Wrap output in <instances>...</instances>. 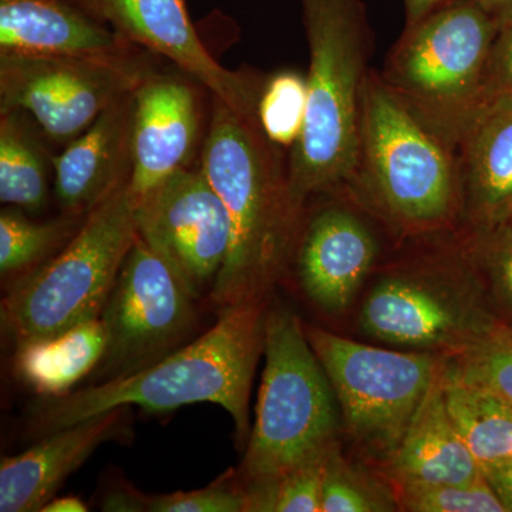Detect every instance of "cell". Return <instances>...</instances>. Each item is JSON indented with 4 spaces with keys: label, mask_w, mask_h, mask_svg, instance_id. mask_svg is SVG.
<instances>
[{
    "label": "cell",
    "mask_w": 512,
    "mask_h": 512,
    "mask_svg": "<svg viewBox=\"0 0 512 512\" xmlns=\"http://www.w3.org/2000/svg\"><path fill=\"white\" fill-rule=\"evenodd\" d=\"M201 170L227 210V258L210 295L220 308L268 302L295 252L303 212L293 201L288 163L258 116L212 99Z\"/></svg>",
    "instance_id": "obj_1"
},
{
    "label": "cell",
    "mask_w": 512,
    "mask_h": 512,
    "mask_svg": "<svg viewBox=\"0 0 512 512\" xmlns=\"http://www.w3.org/2000/svg\"><path fill=\"white\" fill-rule=\"evenodd\" d=\"M268 302L222 308L218 322L190 345L146 369L33 404L30 427L46 436L99 414L138 406L168 412L188 404L214 403L227 410L239 441H248L249 397L264 353Z\"/></svg>",
    "instance_id": "obj_2"
},
{
    "label": "cell",
    "mask_w": 512,
    "mask_h": 512,
    "mask_svg": "<svg viewBox=\"0 0 512 512\" xmlns=\"http://www.w3.org/2000/svg\"><path fill=\"white\" fill-rule=\"evenodd\" d=\"M309 46L308 104L298 143L289 151V185L303 212L315 195L352 183L360 104L373 50L362 0H301Z\"/></svg>",
    "instance_id": "obj_3"
},
{
    "label": "cell",
    "mask_w": 512,
    "mask_h": 512,
    "mask_svg": "<svg viewBox=\"0 0 512 512\" xmlns=\"http://www.w3.org/2000/svg\"><path fill=\"white\" fill-rule=\"evenodd\" d=\"M348 188L403 234H429L460 220L456 151L372 69L363 86L356 170Z\"/></svg>",
    "instance_id": "obj_4"
},
{
    "label": "cell",
    "mask_w": 512,
    "mask_h": 512,
    "mask_svg": "<svg viewBox=\"0 0 512 512\" xmlns=\"http://www.w3.org/2000/svg\"><path fill=\"white\" fill-rule=\"evenodd\" d=\"M265 367L254 429L238 476L244 487L271 483L339 441V403L301 319L266 308Z\"/></svg>",
    "instance_id": "obj_5"
},
{
    "label": "cell",
    "mask_w": 512,
    "mask_h": 512,
    "mask_svg": "<svg viewBox=\"0 0 512 512\" xmlns=\"http://www.w3.org/2000/svg\"><path fill=\"white\" fill-rule=\"evenodd\" d=\"M497 20L473 0H446L404 26L387 56L384 82L454 151L487 104Z\"/></svg>",
    "instance_id": "obj_6"
},
{
    "label": "cell",
    "mask_w": 512,
    "mask_h": 512,
    "mask_svg": "<svg viewBox=\"0 0 512 512\" xmlns=\"http://www.w3.org/2000/svg\"><path fill=\"white\" fill-rule=\"evenodd\" d=\"M128 183L87 212L59 254L10 286L2 325L18 345L100 318L138 237Z\"/></svg>",
    "instance_id": "obj_7"
},
{
    "label": "cell",
    "mask_w": 512,
    "mask_h": 512,
    "mask_svg": "<svg viewBox=\"0 0 512 512\" xmlns=\"http://www.w3.org/2000/svg\"><path fill=\"white\" fill-rule=\"evenodd\" d=\"M328 375L346 430L384 464L399 447L443 366V355L375 348L305 325Z\"/></svg>",
    "instance_id": "obj_8"
},
{
    "label": "cell",
    "mask_w": 512,
    "mask_h": 512,
    "mask_svg": "<svg viewBox=\"0 0 512 512\" xmlns=\"http://www.w3.org/2000/svg\"><path fill=\"white\" fill-rule=\"evenodd\" d=\"M443 268L380 278L360 309L363 332L403 350L451 356L501 328L478 298L474 282Z\"/></svg>",
    "instance_id": "obj_9"
},
{
    "label": "cell",
    "mask_w": 512,
    "mask_h": 512,
    "mask_svg": "<svg viewBox=\"0 0 512 512\" xmlns=\"http://www.w3.org/2000/svg\"><path fill=\"white\" fill-rule=\"evenodd\" d=\"M148 72L126 60L0 53V113L26 111L47 137L72 141Z\"/></svg>",
    "instance_id": "obj_10"
},
{
    "label": "cell",
    "mask_w": 512,
    "mask_h": 512,
    "mask_svg": "<svg viewBox=\"0 0 512 512\" xmlns=\"http://www.w3.org/2000/svg\"><path fill=\"white\" fill-rule=\"evenodd\" d=\"M194 318L190 293L137 237L100 316L107 338L101 382L133 375L174 352Z\"/></svg>",
    "instance_id": "obj_11"
},
{
    "label": "cell",
    "mask_w": 512,
    "mask_h": 512,
    "mask_svg": "<svg viewBox=\"0 0 512 512\" xmlns=\"http://www.w3.org/2000/svg\"><path fill=\"white\" fill-rule=\"evenodd\" d=\"M138 237L194 301L211 295L229 247L227 210L207 175L185 167L134 198Z\"/></svg>",
    "instance_id": "obj_12"
},
{
    "label": "cell",
    "mask_w": 512,
    "mask_h": 512,
    "mask_svg": "<svg viewBox=\"0 0 512 512\" xmlns=\"http://www.w3.org/2000/svg\"><path fill=\"white\" fill-rule=\"evenodd\" d=\"M104 20L134 45L167 57L229 109L256 113L261 84L221 66L192 25L185 0H104Z\"/></svg>",
    "instance_id": "obj_13"
},
{
    "label": "cell",
    "mask_w": 512,
    "mask_h": 512,
    "mask_svg": "<svg viewBox=\"0 0 512 512\" xmlns=\"http://www.w3.org/2000/svg\"><path fill=\"white\" fill-rule=\"evenodd\" d=\"M293 255L305 295L323 312L340 313L352 305L372 271L379 242L355 207L329 202L301 225Z\"/></svg>",
    "instance_id": "obj_14"
},
{
    "label": "cell",
    "mask_w": 512,
    "mask_h": 512,
    "mask_svg": "<svg viewBox=\"0 0 512 512\" xmlns=\"http://www.w3.org/2000/svg\"><path fill=\"white\" fill-rule=\"evenodd\" d=\"M195 87L174 74L147 73L134 90L130 190L141 197L188 167L200 131Z\"/></svg>",
    "instance_id": "obj_15"
},
{
    "label": "cell",
    "mask_w": 512,
    "mask_h": 512,
    "mask_svg": "<svg viewBox=\"0 0 512 512\" xmlns=\"http://www.w3.org/2000/svg\"><path fill=\"white\" fill-rule=\"evenodd\" d=\"M128 407L90 417L46 434L18 456L0 463V511H42L64 481L104 443L127 433Z\"/></svg>",
    "instance_id": "obj_16"
},
{
    "label": "cell",
    "mask_w": 512,
    "mask_h": 512,
    "mask_svg": "<svg viewBox=\"0 0 512 512\" xmlns=\"http://www.w3.org/2000/svg\"><path fill=\"white\" fill-rule=\"evenodd\" d=\"M66 0H0V53L131 59L133 43Z\"/></svg>",
    "instance_id": "obj_17"
},
{
    "label": "cell",
    "mask_w": 512,
    "mask_h": 512,
    "mask_svg": "<svg viewBox=\"0 0 512 512\" xmlns=\"http://www.w3.org/2000/svg\"><path fill=\"white\" fill-rule=\"evenodd\" d=\"M134 90L107 107L53 160L56 197L66 214H87L130 181Z\"/></svg>",
    "instance_id": "obj_18"
},
{
    "label": "cell",
    "mask_w": 512,
    "mask_h": 512,
    "mask_svg": "<svg viewBox=\"0 0 512 512\" xmlns=\"http://www.w3.org/2000/svg\"><path fill=\"white\" fill-rule=\"evenodd\" d=\"M460 220L470 232L507 225L512 218V100L485 104L456 148Z\"/></svg>",
    "instance_id": "obj_19"
},
{
    "label": "cell",
    "mask_w": 512,
    "mask_h": 512,
    "mask_svg": "<svg viewBox=\"0 0 512 512\" xmlns=\"http://www.w3.org/2000/svg\"><path fill=\"white\" fill-rule=\"evenodd\" d=\"M383 467L384 478L394 490L470 483L483 474L448 412L443 366Z\"/></svg>",
    "instance_id": "obj_20"
},
{
    "label": "cell",
    "mask_w": 512,
    "mask_h": 512,
    "mask_svg": "<svg viewBox=\"0 0 512 512\" xmlns=\"http://www.w3.org/2000/svg\"><path fill=\"white\" fill-rule=\"evenodd\" d=\"M107 338L101 319L52 336L20 343L15 369L20 379L43 396H62L100 365Z\"/></svg>",
    "instance_id": "obj_21"
},
{
    "label": "cell",
    "mask_w": 512,
    "mask_h": 512,
    "mask_svg": "<svg viewBox=\"0 0 512 512\" xmlns=\"http://www.w3.org/2000/svg\"><path fill=\"white\" fill-rule=\"evenodd\" d=\"M443 387L448 412L484 476L512 467V406L450 375L444 363Z\"/></svg>",
    "instance_id": "obj_22"
},
{
    "label": "cell",
    "mask_w": 512,
    "mask_h": 512,
    "mask_svg": "<svg viewBox=\"0 0 512 512\" xmlns=\"http://www.w3.org/2000/svg\"><path fill=\"white\" fill-rule=\"evenodd\" d=\"M47 198L46 164L42 150L18 111L2 113L0 119V201L12 207L37 212Z\"/></svg>",
    "instance_id": "obj_23"
},
{
    "label": "cell",
    "mask_w": 512,
    "mask_h": 512,
    "mask_svg": "<svg viewBox=\"0 0 512 512\" xmlns=\"http://www.w3.org/2000/svg\"><path fill=\"white\" fill-rule=\"evenodd\" d=\"M80 215H69L60 220L36 222L18 210L0 212V272L3 278L26 274L37 264L69 242L73 231L79 229Z\"/></svg>",
    "instance_id": "obj_24"
},
{
    "label": "cell",
    "mask_w": 512,
    "mask_h": 512,
    "mask_svg": "<svg viewBox=\"0 0 512 512\" xmlns=\"http://www.w3.org/2000/svg\"><path fill=\"white\" fill-rule=\"evenodd\" d=\"M389 481L380 480L346 460L336 441L326 453L322 477V512L399 511Z\"/></svg>",
    "instance_id": "obj_25"
},
{
    "label": "cell",
    "mask_w": 512,
    "mask_h": 512,
    "mask_svg": "<svg viewBox=\"0 0 512 512\" xmlns=\"http://www.w3.org/2000/svg\"><path fill=\"white\" fill-rule=\"evenodd\" d=\"M308 104L306 76L284 70L262 84L256 103L259 126L271 143L291 151L301 137Z\"/></svg>",
    "instance_id": "obj_26"
},
{
    "label": "cell",
    "mask_w": 512,
    "mask_h": 512,
    "mask_svg": "<svg viewBox=\"0 0 512 512\" xmlns=\"http://www.w3.org/2000/svg\"><path fill=\"white\" fill-rule=\"evenodd\" d=\"M444 370L512 406V330L498 328L477 345L446 356Z\"/></svg>",
    "instance_id": "obj_27"
},
{
    "label": "cell",
    "mask_w": 512,
    "mask_h": 512,
    "mask_svg": "<svg viewBox=\"0 0 512 512\" xmlns=\"http://www.w3.org/2000/svg\"><path fill=\"white\" fill-rule=\"evenodd\" d=\"M326 453L303 461L271 483L244 487L247 512H322Z\"/></svg>",
    "instance_id": "obj_28"
},
{
    "label": "cell",
    "mask_w": 512,
    "mask_h": 512,
    "mask_svg": "<svg viewBox=\"0 0 512 512\" xmlns=\"http://www.w3.org/2000/svg\"><path fill=\"white\" fill-rule=\"evenodd\" d=\"M400 510L413 512H505L484 474L470 483L394 490Z\"/></svg>",
    "instance_id": "obj_29"
},
{
    "label": "cell",
    "mask_w": 512,
    "mask_h": 512,
    "mask_svg": "<svg viewBox=\"0 0 512 512\" xmlns=\"http://www.w3.org/2000/svg\"><path fill=\"white\" fill-rule=\"evenodd\" d=\"M247 512V495L237 471L192 491L144 495L133 491V512Z\"/></svg>",
    "instance_id": "obj_30"
},
{
    "label": "cell",
    "mask_w": 512,
    "mask_h": 512,
    "mask_svg": "<svg viewBox=\"0 0 512 512\" xmlns=\"http://www.w3.org/2000/svg\"><path fill=\"white\" fill-rule=\"evenodd\" d=\"M466 255L471 264L483 269L495 291L512 309V227L510 224L470 232Z\"/></svg>",
    "instance_id": "obj_31"
},
{
    "label": "cell",
    "mask_w": 512,
    "mask_h": 512,
    "mask_svg": "<svg viewBox=\"0 0 512 512\" xmlns=\"http://www.w3.org/2000/svg\"><path fill=\"white\" fill-rule=\"evenodd\" d=\"M485 99L512 100V18L498 26L485 83Z\"/></svg>",
    "instance_id": "obj_32"
},
{
    "label": "cell",
    "mask_w": 512,
    "mask_h": 512,
    "mask_svg": "<svg viewBox=\"0 0 512 512\" xmlns=\"http://www.w3.org/2000/svg\"><path fill=\"white\" fill-rule=\"evenodd\" d=\"M487 480L493 485L495 493L503 501L505 510L512 512V467L495 473L485 474Z\"/></svg>",
    "instance_id": "obj_33"
},
{
    "label": "cell",
    "mask_w": 512,
    "mask_h": 512,
    "mask_svg": "<svg viewBox=\"0 0 512 512\" xmlns=\"http://www.w3.org/2000/svg\"><path fill=\"white\" fill-rule=\"evenodd\" d=\"M446 0H403L406 12V26L414 25L434 9L439 8Z\"/></svg>",
    "instance_id": "obj_34"
},
{
    "label": "cell",
    "mask_w": 512,
    "mask_h": 512,
    "mask_svg": "<svg viewBox=\"0 0 512 512\" xmlns=\"http://www.w3.org/2000/svg\"><path fill=\"white\" fill-rule=\"evenodd\" d=\"M473 2L478 3L485 12L490 13L497 20L498 26L512 18V0H473Z\"/></svg>",
    "instance_id": "obj_35"
},
{
    "label": "cell",
    "mask_w": 512,
    "mask_h": 512,
    "mask_svg": "<svg viewBox=\"0 0 512 512\" xmlns=\"http://www.w3.org/2000/svg\"><path fill=\"white\" fill-rule=\"evenodd\" d=\"M87 505L79 497L53 498L42 508V512H84Z\"/></svg>",
    "instance_id": "obj_36"
},
{
    "label": "cell",
    "mask_w": 512,
    "mask_h": 512,
    "mask_svg": "<svg viewBox=\"0 0 512 512\" xmlns=\"http://www.w3.org/2000/svg\"><path fill=\"white\" fill-rule=\"evenodd\" d=\"M66 2L73 3V5L79 6V8L106 22L104 20V0H66Z\"/></svg>",
    "instance_id": "obj_37"
},
{
    "label": "cell",
    "mask_w": 512,
    "mask_h": 512,
    "mask_svg": "<svg viewBox=\"0 0 512 512\" xmlns=\"http://www.w3.org/2000/svg\"><path fill=\"white\" fill-rule=\"evenodd\" d=\"M508 224H510V225H511V227H512V218H511V221H510V222H508Z\"/></svg>",
    "instance_id": "obj_38"
}]
</instances>
